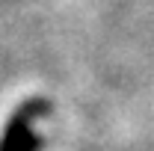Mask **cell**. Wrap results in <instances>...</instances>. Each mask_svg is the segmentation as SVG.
Listing matches in <instances>:
<instances>
[{"label": "cell", "mask_w": 154, "mask_h": 151, "mask_svg": "<svg viewBox=\"0 0 154 151\" xmlns=\"http://www.w3.org/2000/svg\"><path fill=\"white\" fill-rule=\"evenodd\" d=\"M51 113V104L45 98H30L24 101L15 113L9 116L3 136H0V151H38L42 148V133L33 131L42 116Z\"/></svg>", "instance_id": "6da1fadb"}]
</instances>
